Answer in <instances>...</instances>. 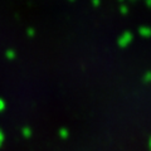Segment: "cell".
Returning <instances> with one entry per match:
<instances>
[{"label": "cell", "instance_id": "cell-4", "mask_svg": "<svg viewBox=\"0 0 151 151\" xmlns=\"http://www.w3.org/2000/svg\"><path fill=\"white\" fill-rule=\"evenodd\" d=\"M5 55H6L8 60H14V59H15V57H17V54H15V50H13V49H9V50H6Z\"/></svg>", "mask_w": 151, "mask_h": 151}, {"label": "cell", "instance_id": "cell-10", "mask_svg": "<svg viewBox=\"0 0 151 151\" xmlns=\"http://www.w3.org/2000/svg\"><path fill=\"white\" fill-rule=\"evenodd\" d=\"M27 33H28V35H29V37H33V35H34V33H35V32H34V29H33V28H29Z\"/></svg>", "mask_w": 151, "mask_h": 151}, {"label": "cell", "instance_id": "cell-9", "mask_svg": "<svg viewBox=\"0 0 151 151\" xmlns=\"http://www.w3.org/2000/svg\"><path fill=\"white\" fill-rule=\"evenodd\" d=\"M92 4H93V6H100L101 5V0H92Z\"/></svg>", "mask_w": 151, "mask_h": 151}, {"label": "cell", "instance_id": "cell-6", "mask_svg": "<svg viewBox=\"0 0 151 151\" xmlns=\"http://www.w3.org/2000/svg\"><path fill=\"white\" fill-rule=\"evenodd\" d=\"M150 79H151V74H150V72H147V73L145 74V77H144V82L145 83H149Z\"/></svg>", "mask_w": 151, "mask_h": 151}, {"label": "cell", "instance_id": "cell-2", "mask_svg": "<svg viewBox=\"0 0 151 151\" xmlns=\"http://www.w3.org/2000/svg\"><path fill=\"white\" fill-rule=\"evenodd\" d=\"M139 34L141 37H145V38H147L150 35V28L149 27H140L139 28Z\"/></svg>", "mask_w": 151, "mask_h": 151}, {"label": "cell", "instance_id": "cell-8", "mask_svg": "<svg viewBox=\"0 0 151 151\" xmlns=\"http://www.w3.org/2000/svg\"><path fill=\"white\" fill-rule=\"evenodd\" d=\"M127 12H129V10H127V6H126V5H122V6L120 8V13H121V14H127Z\"/></svg>", "mask_w": 151, "mask_h": 151}, {"label": "cell", "instance_id": "cell-11", "mask_svg": "<svg viewBox=\"0 0 151 151\" xmlns=\"http://www.w3.org/2000/svg\"><path fill=\"white\" fill-rule=\"evenodd\" d=\"M3 142H4V134H3V131L0 130V146L3 145Z\"/></svg>", "mask_w": 151, "mask_h": 151}, {"label": "cell", "instance_id": "cell-1", "mask_svg": "<svg viewBox=\"0 0 151 151\" xmlns=\"http://www.w3.org/2000/svg\"><path fill=\"white\" fill-rule=\"evenodd\" d=\"M132 39H134V35H132V33L131 32H125V33H122V34H121V37L119 38V42H117V43H119L120 47L125 48V47H127V45L131 43Z\"/></svg>", "mask_w": 151, "mask_h": 151}, {"label": "cell", "instance_id": "cell-7", "mask_svg": "<svg viewBox=\"0 0 151 151\" xmlns=\"http://www.w3.org/2000/svg\"><path fill=\"white\" fill-rule=\"evenodd\" d=\"M4 110H5V102L3 98H0V112H3Z\"/></svg>", "mask_w": 151, "mask_h": 151}, {"label": "cell", "instance_id": "cell-5", "mask_svg": "<svg viewBox=\"0 0 151 151\" xmlns=\"http://www.w3.org/2000/svg\"><path fill=\"white\" fill-rule=\"evenodd\" d=\"M58 134H59V136H60L62 139H67V137H68V135H69V132H68L67 129H60Z\"/></svg>", "mask_w": 151, "mask_h": 151}, {"label": "cell", "instance_id": "cell-3", "mask_svg": "<svg viewBox=\"0 0 151 151\" xmlns=\"http://www.w3.org/2000/svg\"><path fill=\"white\" fill-rule=\"evenodd\" d=\"M22 134H23V136H24L25 139H29L30 136H32V129L30 127H28V126H25V127H23V130H22Z\"/></svg>", "mask_w": 151, "mask_h": 151}]
</instances>
